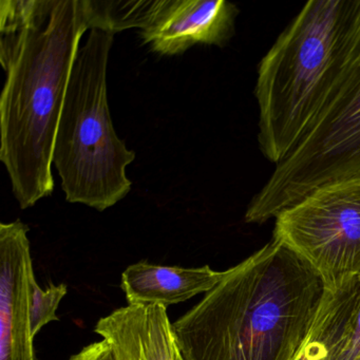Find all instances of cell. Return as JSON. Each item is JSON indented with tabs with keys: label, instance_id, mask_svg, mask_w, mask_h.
Segmentation results:
<instances>
[{
	"label": "cell",
	"instance_id": "6da1fadb",
	"mask_svg": "<svg viewBox=\"0 0 360 360\" xmlns=\"http://www.w3.org/2000/svg\"><path fill=\"white\" fill-rule=\"evenodd\" d=\"M0 161L22 210L54 191V142L82 37L117 31L108 1L1 0Z\"/></svg>",
	"mask_w": 360,
	"mask_h": 360
},
{
	"label": "cell",
	"instance_id": "7a4b0ae2",
	"mask_svg": "<svg viewBox=\"0 0 360 360\" xmlns=\"http://www.w3.org/2000/svg\"><path fill=\"white\" fill-rule=\"evenodd\" d=\"M324 283L271 239L172 323L183 360H290L311 328Z\"/></svg>",
	"mask_w": 360,
	"mask_h": 360
},
{
	"label": "cell",
	"instance_id": "3957f363",
	"mask_svg": "<svg viewBox=\"0 0 360 360\" xmlns=\"http://www.w3.org/2000/svg\"><path fill=\"white\" fill-rule=\"evenodd\" d=\"M360 51V0H311L257 70L258 145L279 164L330 104Z\"/></svg>",
	"mask_w": 360,
	"mask_h": 360
},
{
	"label": "cell",
	"instance_id": "277c9868",
	"mask_svg": "<svg viewBox=\"0 0 360 360\" xmlns=\"http://www.w3.org/2000/svg\"><path fill=\"white\" fill-rule=\"evenodd\" d=\"M117 31L94 28L79 48L65 96L53 163L70 203L105 212L127 197L134 150L117 136L107 94L109 56Z\"/></svg>",
	"mask_w": 360,
	"mask_h": 360
},
{
	"label": "cell",
	"instance_id": "5b68a950",
	"mask_svg": "<svg viewBox=\"0 0 360 360\" xmlns=\"http://www.w3.org/2000/svg\"><path fill=\"white\" fill-rule=\"evenodd\" d=\"M360 179V51L342 85L250 200L244 221L263 224L320 187Z\"/></svg>",
	"mask_w": 360,
	"mask_h": 360
},
{
	"label": "cell",
	"instance_id": "8992f818",
	"mask_svg": "<svg viewBox=\"0 0 360 360\" xmlns=\"http://www.w3.org/2000/svg\"><path fill=\"white\" fill-rule=\"evenodd\" d=\"M273 240L323 283L360 274V179L320 187L275 218Z\"/></svg>",
	"mask_w": 360,
	"mask_h": 360
},
{
	"label": "cell",
	"instance_id": "52a82bcc",
	"mask_svg": "<svg viewBox=\"0 0 360 360\" xmlns=\"http://www.w3.org/2000/svg\"><path fill=\"white\" fill-rule=\"evenodd\" d=\"M238 15L237 6L225 0H143L136 28L155 53L181 56L193 46L227 45Z\"/></svg>",
	"mask_w": 360,
	"mask_h": 360
},
{
	"label": "cell",
	"instance_id": "ba28073f",
	"mask_svg": "<svg viewBox=\"0 0 360 360\" xmlns=\"http://www.w3.org/2000/svg\"><path fill=\"white\" fill-rule=\"evenodd\" d=\"M29 227L0 224V360H35L29 314V279L34 273Z\"/></svg>",
	"mask_w": 360,
	"mask_h": 360
},
{
	"label": "cell",
	"instance_id": "9c48e42d",
	"mask_svg": "<svg viewBox=\"0 0 360 360\" xmlns=\"http://www.w3.org/2000/svg\"><path fill=\"white\" fill-rule=\"evenodd\" d=\"M94 330L110 343L117 360H176L172 323L164 305L120 307L101 318Z\"/></svg>",
	"mask_w": 360,
	"mask_h": 360
},
{
	"label": "cell",
	"instance_id": "30bf717a",
	"mask_svg": "<svg viewBox=\"0 0 360 360\" xmlns=\"http://www.w3.org/2000/svg\"><path fill=\"white\" fill-rule=\"evenodd\" d=\"M224 271L208 265L200 267L165 266L140 261L122 274L121 288L128 304L168 305L184 302L214 288Z\"/></svg>",
	"mask_w": 360,
	"mask_h": 360
},
{
	"label": "cell",
	"instance_id": "8fae6325",
	"mask_svg": "<svg viewBox=\"0 0 360 360\" xmlns=\"http://www.w3.org/2000/svg\"><path fill=\"white\" fill-rule=\"evenodd\" d=\"M359 275L343 276L324 283L311 328L290 360L338 359L359 301Z\"/></svg>",
	"mask_w": 360,
	"mask_h": 360
},
{
	"label": "cell",
	"instance_id": "7c38bea8",
	"mask_svg": "<svg viewBox=\"0 0 360 360\" xmlns=\"http://www.w3.org/2000/svg\"><path fill=\"white\" fill-rule=\"evenodd\" d=\"M68 292L67 284L50 283L43 290L37 283L34 273L29 279V314H30L31 332L33 337L52 321H58L56 315L60 301Z\"/></svg>",
	"mask_w": 360,
	"mask_h": 360
},
{
	"label": "cell",
	"instance_id": "4fadbf2b",
	"mask_svg": "<svg viewBox=\"0 0 360 360\" xmlns=\"http://www.w3.org/2000/svg\"><path fill=\"white\" fill-rule=\"evenodd\" d=\"M337 360H360V296L349 338Z\"/></svg>",
	"mask_w": 360,
	"mask_h": 360
},
{
	"label": "cell",
	"instance_id": "5bb4252c",
	"mask_svg": "<svg viewBox=\"0 0 360 360\" xmlns=\"http://www.w3.org/2000/svg\"><path fill=\"white\" fill-rule=\"evenodd\" d=\"M69 360H117L115 352L108 341L103 340L90 343L79 353L71 356Z\"/></svg>",
	"mask_w": 360,
	"mask_h": 360
},
{
	"label": "cell",
	"instance_id": "9a60e30c",
	"mask_svg": "<svg viewBox=\"0 0 360 360\" xmlns=\"http://www.w3.org/2000/svg\"><path fill=\"white\" fill-rule=\"evenodd\" d=\"M176 360H183L182 358H181L180 354H179L178 349H176Z\"/></svg>",
	"mask_w": 360,
	"mask_h": 360
}]
</instances>
